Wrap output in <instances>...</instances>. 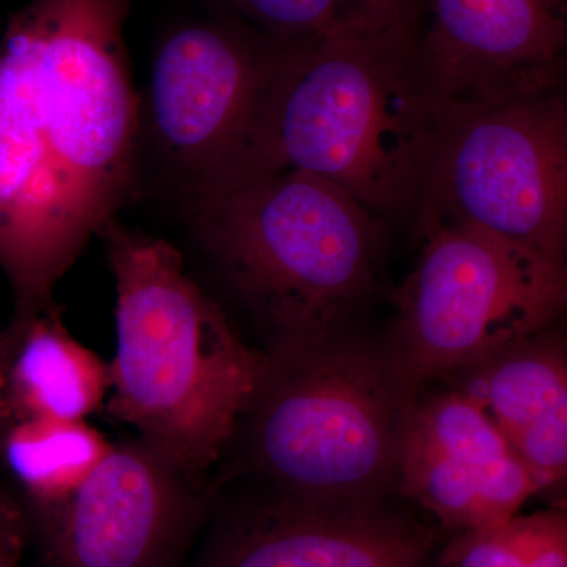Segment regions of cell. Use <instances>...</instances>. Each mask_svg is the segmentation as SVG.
<instances>
[{"label": "cell", "instance_id": "18", "mask_svg": "<svg viewBox=\"0 0 567 567\" xmlns=\"http://www.w3.org/2000/svg\"><path fill=\"white\" fill-rule=\"evenodd\" d=\"M524 567H567V517L561 509L513 518Z\"/></svg>", "mask_w": 567, "mask_h": 567}, {"label": "cell", "instance_id": "15", "mask_svg": "<svg viewBox=\"0 0 567 567\" xmlns=\"http://www.w3.org/2000/svg\"><path fill=\"white\" fill-rule=\"evenodd\" d=\"M112 445L87 420L7 421L0 423V472L40 518L78 491Z\"/></svg>", "mask_w": 567, "mask_h": 567}, {"label": "cell", "instance_id": "10", "mask_svg": "<svg viewBox=\"0 0 567 567\" xmlns=\"http://www.w3.org/2000/svg\"><path fill=\"white\" fill-rule=\"evenodd\" d=\"M398 491L456 533L506 524L539 494L505 436L458 390L413 404Z\"/></svg>", "mask_w": 567, "mask_h": 567}, {"label": "cell", "instance_id": "8", "mask_svg": "<svg viewBox=\"0 0 567 567\" xmlns=\"http://www.w3.org/2000/svg\"><path fill=\"white\" fill-rule=\"evenodd\" d=\"M271 40L244 22L200 21L167 35L153 59L141 137L182 197L218 182L244 148Z\"/></svg>", "mask_w": 567, "mask_h": 567}, {"label": "cell", "instance_id": "7", "mask_svg": "<svg viewBox=\"0 0 567 567\" xmlns=\"http://www.w3.org/2000/svg\"><path fill=\"white\" fill-rule=\"evenodd\" d=\"M424 215L565 260L566 89L446 112Z\"/></svg>", "mask_w": 567, "mask_h": 567}, {"label": "cell", "instance_id": "20", "mask_svg": "<svg viewBox=\"0 0 567 567\" xmlns=\"http://www.w3.org/2000/svg\"><path fill=\"white\" fill-rule=\"evenodd\" d=\"M24 516L11 496L0 492V567H21Z\"/></svg>", "mask_w": 567, "mask_h": 567}, {"label": "cell", "instance_id": "6", "mask_svg": "<svg viewBox=\"0 0 567 567\" xmlns=\"http://www.w3.org/2000/svg\"><path fill=\"white\" fill-rule=\"evenodd\" d=\"M420 259L394 292L386 352L406 385L458 374L551 330L567 301L565 260L487 229L424 215Z\"/></svg>", "mask_w": 567, "mask_h": 567}, {"label": "cell", "instance_id": "2", "mask_svg": "<svg viewBox=\"0 0 567 567\" xmlns=\"http://www.w3.org/2000/svg\"><path fill=\"white\" fill-rule=\"evenodd\" d=\"M421 25L271 40L244 148L215 183L303 171L341 186L383 221L417 226L445 128Z\"/></svg>", "mask_w": 567, "mask_h": 567}, {"label": "cell", "instance_id": "1", "mask_svg": "<svg viewBox=\"0 0 567 567\" xmlns=\"http://www.w3.org/2000/svg\"><path fill=\"white\" fill-rule=\"evenodd\" d=\"M133 0H29L0 33V268L14 315L52 295L133 199L141 100Z\"/></svg>", "mask_w": 567, "mask_h": 567}, {"label": "cell", "instance_id": "17", "mask_svg": "<svg viewBox=\"0 0 567 567\" xmlns=\"http://www.w3.org/2000/svg\"><path fill=\"white\" fill-rule=\"evenodd\" d=\"M442 567H524L513 518L494 527L456 533L440 557Z\"/></svg>", "mask_w": 567, "mask_h": 567}, {"label": "cell", "instance_id": "16", "mask_svg": "<svg viewBox=\"0 0 567 567\" xmlns=\"http://www.w3.org/2000/svg\"><path fill=\"white\" fill-rule=\"evenodd\" d=\"M235 20L274 41L303 39L330 31L336 0H224Z\"/></svg>", "mask_w": 567, "mask_h": 567}, {"label": "cell", "instance_id": "19", "mask_svg": "<svg viewBox=\"0 0 567 567\" xmlns=\"http://www.w3.org/2000/svg\"><path fill=\"white\" fill-rule=\"evenodd\" d=\"M427 6L429 0H336L333 29L380 32L423 24Z\"/></svg>", "mask_w": 567, "mask_h": 567}, {"label": "cell", "instance_id": "3", "mask_svg": "<svg viewBox=\"0 0 567 567\" xmlns=\"http://www.w3.org/2000/svg\"><path fill=\"white\" fill-rule=\"evenodd\" d=\"M96 238L115 287V352L103 409L193 483L248 417L270 354L241 338L169 241L118 218Z\"/></svg>", "mask_w": 567, "mask_h": 567}, {"label": "cell", "instance_id": "5", "mask_svg": "<svg viewBox=\"0 0 567 567\" xmlns=\"http://www.w3.org/2000/svg\"><path fill=\"white\" fill-rule=\"evenodd\" d=\"M268 354L270 371L248 415L257 470L300 498H390L416 399L386 349L346 328Z\"/></svg>", "mask_w": 567, "mask_h": 567}, {"label": "cell", "instance_id": "9", "mask_svg": "<svg viewBox=\"0 0 567 567\" xmlns=\"http://www.w3.org/2000/svg\"><path fill=\"white\" fill-rule=\"evenodd\" d=\"M420 43L445 114L565 91L566 0H429Z\"/></svg>", "mask_w": 567, "mask_h": 567}, {"label": "cell", "instance_id": "14", "mask_svg": "<svg viewBox=\"0 0 567 567\" xmlns=\"http://www.w3.org/2000/svg\"><path fill=\"white\" fill-rule=\"evenodd\" d=\"M110 393V364L78 341L55 305L18 312L0 334V423L87 420Z\"/></svg>", "mask_w": 567, "mask_h": 567}, {"label": "cell", "instance_id": "13", "mask_svg": "<svg viewBox=\"0 0 567 567\" xmlns=\"http://www.w3.org/2000/svg\"><path fill=\"white\" fill-rule=\"evenodd\" d=\"M462 372L458 391L505 436L539 494L565 484L567 361L559 331L551 328Z\"/></svg>", "mask_w": 567, "mask_h": 567}, {"label": "cell", "instance_id": "12", "mask_svg": "<svg viewBox=\"0 0 567 567\" xmlns=\"http://www.w3.org/2000/svg\"><path fill=\"white\" fill-rule=\"evenodd\" d=\"M436 535L390 502L281 494L226 529L203 567H425Z\"/></svg>", "mask_w": 567, "mask_h": 567}, {"label": "cell", "instance_id": "4", "mask_svg": "<svg viewBox=\"0 0 567 567\" xmlns=\"http://www.w3.org/2000/svg\"><path fill=\"white\" fill-rule=\"evenodd\" d=\"M183 200L197 244L267 334L268 352L346 330L374 292L385 221L333 182L281 171Z\"/></svg>", "mask_w": 567, "mask_h": 567}, {"label": "cell", "instance_id": "11", "mask_svg": "<svg viewBox=\"0 0 567 567\" xmlns=\"http://www.w3.org/2000/svg\"><path fill=\"white\" fill-rule=\"evenodd\" d=\"M192 481L141 440L112 445L78 491L40 517L59 567H155L185 520Z\"/></svg>", "mask_w": 567, "mask_h": 567}]
</instances>
